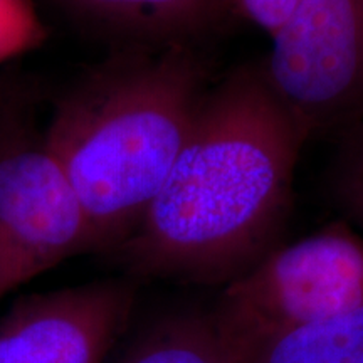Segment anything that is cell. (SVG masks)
Instances as JSON below:
<instances>
[{"instance_id":"cell-6","label":"cell","mask_w":363,"mask_h":363,"mask_svg":"<svg viewBox=\"0 0 363 363\" xmlns=\"http://www.w3.org/2000/svg\"><path fill=\"white\" fill-rule=\"evenodd\" d=\"M135 298L120 279L22 298L0 318V363H110Z\"/></svg>"},{"instance_id":"cell-9","label":"cell","mask_w":363,"mask_h":363,"mask_svg":"<svg viewBox=\"0 0 363 363\" xmlns=\"http://www.w3.org/2000/svg\"><path fill=\"white\" fill-rule=\"evenodd\" d=\"M246 363H363V305L274 335Z\"/></svg>"},{"instance_id":"cell-14","label":"cell","mask_w":363,"mask_h":363,"mask_svg":"<svg viewBox=\"0 0 363 363\" xmlns=\"http://www.w3.org/2000/svg\"><path fill=\"white\" fill-rule=\"evenodd\" d=\"M2 101H4V88L0 86V104H2Z\"/></svg>"},{"instance_id":"cell-7","label":"cell","mask_w":363,"mask_h":363,"mask_svg":"<svg viewBox=\"0 0 363 363\" xmlns=\"http://www.w3.org/2000/svg\"><path fill=\"white\" fill-rule=\"evenodd\" d=\"M251 352L216 306L189 308L143 326L110 363H246Z\"/></svg>"},{"instance_id":"cell-1","label":"cell","mask_w":363,"mask_h":363,"mask_svg":"<svg viewBox=\"0 0 363 363\" xmlns=\"http://www.w3.org/2000/svg\"><path fill=\"white\" fill-rule=\"evenodd\" d=\"M308 140L261 65L229 72L207 88L162 190L115 254L140 278L233 283L281 246Z\"/></svg>"},{"instance_id":"cell-4","label":"cell","mask_w":363,"mask_h":363,"mask_svg":"<svg viewBox=\"0 0 363 363\" xmlns=\"http://www.w3.org/2000/svg\"><path fill=\"white\" fill-rule=\"evenodd\" d=\"M271 39L261 69L310 138L363 116V0H299Z\"/></svg>"},{"instance_id":"cell-13","label":"cell","mask_w":363,"mask_h":363,"mask_svg":"<svg viewBox=\"0 0 363 363\" xmlns=\"http://www.w3.org/2000/svg\"><path fill=\"white\" fill-rule=\"evenodd\" d=\"M9 293V286H7V281H6V272H4V264H2V257H0V298L4 296V294Z\"/></svg>"},{"instance_id":"cell-11","label":"cell","mask_w":363,"mask_h":363,"mask_svg":"<svg viewBox=\"0 0 363 363\" xmlns=\"http://www.w3.org/2000/svg\"><path fill=\"white\" fill-rule=\"evenodd\" d=\"M45 38L33 0H0V65L40 48Z\"/></svg>"},{"instance_id":"cell-12","label":"cell","mask_w":363,"mask_h":363,"mask_svg":"<svg viewBox=\"0 0 363 363\" xmlns=\"http://www.w3.org/2000/svg\"><path fill=\"white\" fill-rule=\"evenodd\" d=\"M299 0H225L244 19L259 26L272 35L291 17Z\"/></svg>"},{"instance_id":"cell-8","label":"cell","mask_w":363,"mask_h":363,"mask_svg":"<svg viewBox=\"0 0 363 363\" xmlns=\"http://www.w3.org/2000/svg\"><path fill=\"white\" fill-rule=\"evenodd\" d=\"M67 6L130 35L143 48L189 45L219 21L225 0H65Z\"/></svg>"},{"instance_id":"cell-5","label":"cell","mask_w":363,"mask_h":363,"mask_svg":"<svg viewBox=\"0 0 363 363\" xmlns=\"http://www.w3.org/2000/svg\"><path fill=\"white\" fill-rule=\"evenodd\" d=\"M96 251L78 192L44 142L0 150V257L9 291L81 252Z\"/></svg>"},{"instance_id":"cell-2","label":"cell","mask_w":363,"mask_h":363,"mask_svg":"<svg viewBox=\"0 0 363 363\" xmlns=\"http://www.w3.org/2000/svg\"><path fill=\"white\" fill-rule=\"evenodd\" d=\"M207 91L189 45L143 48L59 103L44 145L74 185L96 251L116 252L157 199Z\"/></svg>"},{"instance_id":"cell-3","label":"cell","mask_w":363,"mask_h":363,"mask_svg":"<svg viewBox=\"0 0 363 363\" xmlns=\"http://www.w3.org/2000/svg\"><path fill=\"white\" fill-rule=\"evenodd\" d=\"M363 305V235L347 220L281 244L214 303L249 347Z\"/></svg>"},{"instance_id":"cell-10","label":"cell","mask_w":363,"mask_h":363,"mask_svg":"<svg viewBox=\"0 0 363 363\" xmlns=\"http://www.w3.org/2000/svg\"><path fill=\"white\" fill-rule=\"evenodd\" d=\"M331 187L348 224L363 230V116L340 133Z\"/></svg>"}]
</instances>
